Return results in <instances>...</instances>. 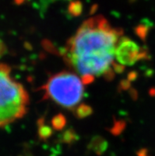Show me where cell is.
Listing matches in <instances>:
<instances>
[{"label": "cell", "mask_w": 155, "mask_h": 156, "mask_svg": "<svg viewBox=\"0 0 155 156\" xmlns=\"http://www.w3.org/2000/svg\"><path fill=\"white\" fill-rule=\"evenodd\" d=\"M123 30L112 26L101 15L86 19L67 41L62 55L80 75L84 84L96 77L113 79L115 52Z\"/></svg>", "instance_id": "6da1fadb"}, {"label": "cell", "mask_w": 155, "mask_h": 156, "mask_svg": "<svg viewBox=\"0 0 155 156\" xmlns=\"http://www.w3.org/2000/svg\"><path fill=\"white\" fill-rule=\"evenodd\" d=\"M29 103L25 87L12 77L9 66L0 63V128L22 118Z\"/></svg>", "instance_id": "7a4b0ae2"}, {"label": "cell", "mask_w": 155, "mask_h": 156, "mask_svg": "<svg viewBox=\"0 0 155 156\" xmlns=\"http://www.w3.org/2000/svg\"><path fill=\"white\" fill-rule=\"evenodd\" d=\"M41 90L45 98L74 110L84 96V83L76 74L63 71L51 76Z\"/></svg>", "instance_id": "3957f363"}, {"label": "cell", "mask_w": 155, "mask_h": 156, "mask_svg": "<svg viewBox=\"0 0 155 156\" xmlns=\"http://www.w3.org/2000/svg\"><path fill=\"white\" fill-rule=\"evenodd\" d=\"M147 56V52L132 39L122 36L117 44L115 59L123 66H132Z\"/></svg>", "instance_id": "277c9868"}, {"label": "cell", "mask_w": 155, "mask_h": 156, "mask_svg": "<svg viewBox=\"0 0 155 156\" xmlns=\"http://www.w3.org/2000/svg\"><path fill=\"white\" fill-rule=\"evenodd\" d=\"M90 148L94 151L96 154H101L105 151L107 147H108V143L106 142L103 137L101 136H94L91 140L90 143Z\"/></svg>", "instance_id": "5b68a950"}, {"label": "cell", "mask_w": 155, "mask_h": 156, "mask_svg": "<svg viewBox=\"0 0 155 156\" xmlns=\"http://www.w3.org/2000/svg\"><path fill=\"white\" fill-rule=\"evenodd\" d=\"M38 136L41 140H45L52 136L53 129L52 127L47 125L44 123L43 119H40L38 121Z\"/></svg>", "instance_id": "8992f818"}, {"label": "cell", "mask_w": 155, "mask_h": 156, "mask_svg": "<svg viewBox=\"0 0 155 156\" xmlns=\"http://www.w3.org/2000/svg\"><path fill=\"white\" fill-rule=\"evenodd\" d=\"M93 113V109L90 105L86 104H79L74 109V113L75 117L79 119L86 118L87 117L90 116Z\"/></svg>", "instance_id": "52a82bcc"}, {"label": "cell", "mask_w": 155, "mask_h": 156, "mask_svg": "<svg viewBox=\"0 0 155 156\" xmlns=\"http://www.w3.org/2000/svg\"><path fill=\"white\" fill-rule=\"evenodd\" d=\"M51 125L52 129L56 131L63 130L67 125V119L65 116L62 113L55 115V117H53L51 121Z\"/></svg>", "instance_id": "ba28073f"}, {"label": "cell", "mask_w": 155, "mask_h": 156, "mask_svg": "<svg viewBox=\"0 0 155 156\" xmlns=\"http://www.w3.org/2000/svg\"><path fill=\"white\" fill-rule=\"evenodd\" d=\"M77 139H78V136H77L75 131H73L71 129L65 131L61 136L62 141L63 143H66V144H71V143L76 140Z\"/></svg>", "instance_id": "9c48e42d"}, {"label": "cell", "mask_w": 155, "mask_h": 156, "mask_svg": "<svg viewBox=\"0 0 155 156\" xmlns=\"http://www.w3.org/2000/svg\"><path fill=\"white\" fill-rule=\"evenodd\" d=\"M82 10H83V6L79 2H72L71 6H69V13L75 17L80 15L81 13H82Z\"/></svg>", "instance_id": "30bf717a"}]
</instances>
